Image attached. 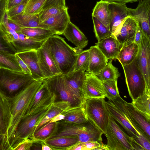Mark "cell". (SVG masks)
<instances>
[{"instance_id": "1", "label": "cell", "mask_w": 150, "mask_h": 150, "mask_svg": "<svg viewBox=\"0 0 150 150\" xmlns=\"http://www.w3.org/2000/svg\"><path fill=\"white\" fill-rule=\"evenodd\" d=\"M44 44L61 74L65 75L73 71L78 55L83 49L71 47L64 38L56 34L48 38Z\"/></svg>"}, {"instance_id": "2", "label": "cell", "mask_w": 150, "mask_h": 150, "mask_svg": "<svg viewBox=\"0 0 150 150\" xmlns=\"http://www.w3.org/2000/svg\"><path fill=\"white\" fill-rule=\"evenodd\" d=\"M44 79L34 81L14 96L7 98L10 105L11 114V123L7 132L9 144L18 124L24 117L30 103L42 84Z\"/></svg>"}, {"instance_id": "3", "label": "cell", "mask_w": 150, "mask_h": 150, "mask_svg": "<svg viewBox=\"0 0 150 150\" xmlns=\"http://www.w3.org/2000/svg\"><path fill=\"white\" fill-rule=\"evenodd\" d=\"M56 122L54 132L47 139L59 137L71 136L77 137L80 143L97 141L103 144L102 136L103 134V132L89 119L86 122L81 124L63 120Z\"/></svg>"}, {"instance_id": "4", "label": "cell", "mask_w": 150, "mask_h": 150, "mask_svg": "<svg viewBox=\"0 0 150 150\" xmlns=\"http://www.w3.org/2000/svg\"><path fill=\"white\" fill-rule=\"evenodd\" d=\"M34 81L31 75L0 68V91L7 98L14 96Z\"/></svg>"}, {"instance_id": "5", "label": "cell", "mask_w": 150, "mask_h": 150, "mask_svg": "<svg viewBox=\"0 0 150 150\" xmlns=\"http://www.w3.org/2000/svg\"><path fill=\"white\" fill-rule=\"evenodd\" d=\"M7 21L8 20L2 21L0 24V27L4 33V38L13 48L16 53L37 50L46 40L39 41L21 32L17 33L9 27Z\"/></svg>"}, {"instance_id": "6", "label": "cell", "mask_w": 150, "mask_h": 150, "mask_svg": "<svg viewBox=\"0 0 150 150\" xmlns=\"http://www.w3.org/2000/svg\"><path fill=\"white\" fill-rule=\"evenodd\" d=\"M137 57L129 64L122 66L129 93L132 101L143 95L147 89L144 77L138 65Z\"/></svg>"}, {"instance_id": "7", "label": "cell", "mask_w": 150, "mask_h": 150, "mask_svg": "<svg viewBox=\"0 0 150 150\" xmlns=\"http://www.w3.org/2000/svg\"><path fill=\"white\" fill-rule=\"evenodd\" d=\"M44 82L51 95L53 103L60 101L68 102L71 107L84 105L75 97L68 88L61 74L44 79Z\"/></svg>"}, {"instance_id": "8", "label": "cell", "mask_w": 150, "mask_h": 150, "mask_svg": "<svg viewBox=\"0 0 150 150\" xmlns=\"http://www.w3.org/2000/svg\"><path fill=\"white\" fill-rule=\"evenodd\" d=\"M125 102L119 94L114 98L105 101V105L110 115L121 125L129 136L134 137L140 136L142 134L133 126L127 112Z\"/></svg>"}, {"instance_id": "9", "label": "cell", "mask_w": 150, "mask_h": 150, "mask_svg": "<svg viewBox=\"0 0 150 150\" xmlns=\"http://www.w3.org/2000/svg\"><path fill=\"white\" fill-rule=\"evenodd\" d=\"M104 98L87 99L84 106L88 119L91 120L105 134L110 116L105 105Z\"/></svg>"}, {"instance_id": "10", "label": "cell", "mask_w": 150, "mask_h": 150, "mask_svg": "<svg viewBox=\"0 0 150 150\" xmlns=\"http://www.w3.org/2000/svg\"><path fill=\"white\" fill-rule=\"evenodd\" d=\"M50 107L37 113L27 116L22 119L9 142L11 150H12L17 145L33 134Z\"/></svg>"}, {"instance_id": "11", "label": "cell", "mask_w": 150, "mask_h": 150, "mask_svg": "<svg viewBox=\"0 0 150 150\" xmlns=\"http://www.w3.org/2000/svg\"><path fill=\"white\" fill-rule=\"evenodd\" d=\"M105 135L108 150H133L130 137L110 115Z\"/></svg>"}, {"instance_id": "12", "label": "cell", "mask_w": 150, "mask_h": 150, "mask_svg": "<svg viewBox=\"0 0 150 150\" xmlns=\"http://www.w3.org/2000/svg\"><path fill=\"white\" fill-rule=\"evenodd\" d=\"M128 10L129 16L139 23L143 35L150 40V0H143L136 8Z\"/></svg>"}, {"instance_id": "13", "label": "cell", "mask_w": 150, "mask_h": 150, "mask_svg": "<svg viewBox=\"0 0 150 150\" xmlns=\"http://www.w3.org/2000/svg\"><path fill=\"white\" fill-rule=\"evenodd\" d=\"M64 75V81L72 94L84 104L83 92L86 71L82 69L73 71Z\"/></svg>"}, {"instance_id": "14", "label": "cell", "mask_w": 150, "mask_h": 150, "mask_svg": "<svg viewBox=\"0 0 150 150\" xmlns=\"http://www.w3.org/2000/svg\"><path fill=\"white\" fill-rule=\"evenodd\" d=\"M109 6L111 11L110 30L116 38L126 18L129 16L128 8L125 4L115 2H109Z\"/></svg>"}, {"instance_id": "15", "label": "cell", "mask_w": 150, "mask_h": 150, "mask_svg": "<svg viewBox=\"0 0 150 150\" xmlns=\"http://www.w3.org/2000/svg\"><path fill=\"white\" fill-rule=\"evenodd\" d=\"M52 103L51 95L43 81L30 103L24 117L38 113L50 107Z\"/></svg>"}, {"instance_id": "16", "label": "cell", "mask_w": 150, "mask_h": 150, "mask_svg": "<svg viewBox=\"0 0 150 150\" xmlns=\"http://www.w3.org/2000/svg\"><path fill=\"white\" fill-rule=\"evenodd\" d=\"M139 68L143 75L147 88L150 90V40L144 35L137 57Z\"/></svg>"}, {"instance_id": "17", "label": "cell", "mask_w": 150, "mask_h": 150, "mask_svg": "<svg viewBox=\"0 0 150 150\" xmlns=\"http://www.w3.org/2000/svg\"><path fill=\"white\" fill-rule=\"evenodd\" d=\"M125 103L133 127L140 134L150 139V119L135 109L131 103L125 101Z\"/></svg>"}, {"instance_id": "18", "label": "cell", "mask_w": 150, "mask_h": 150, "mask_svg": "<svg viewBox=\"0 0 150 150\" xmlns=\"http://www.w3.org/2000/svg\"><path fill=\"white\" fill-rule=\"evenodd\" d=\"M37 53L39 67L44 79L61 74L44 43L42 47L37 50Z\"/></svg>"}, {"instance_id": "19", "label": "cell", "mask_w": 150, "mask_h": 150, "mask_svg": "<svg viewBox=\"0 0 150 150\" xmlns=\"http://www.w3.org/2000/svg\"><path fill=\"white\" fill-rule=\"evenodd\" d=\"M86 76L83 87L85 101L89 98H105L106 97L102 82L97 76L87 72H86Z\"/></svg>"}, {"instance_id": "20", "label": "cell", "mask_w": 150, "mask_h": 150, "mask_svg": "<svg viewBox=\"0 0 150 150\" xmlns=\"http://www.w3.org/2000/svg\"><path fill=\"white\" fill-rule=\"evenodd\" d=\"M96 45L108 60L117 59L123 47L122 44L112 34L98 41Z\"/></svg>"}, {"instance_id": "21", "label": "cell", "mask_w": 150, "mask_h": 150, "mask_svg": "<svg viewBox=\"0 0 150 150\" xmlns=\"http://www.w3.org/2000/svg\"><path fill=\"white\" fill-rule=\"evenodd\" d=\"M11 119V114L8 99L0 91V135L5 137L8 142L7 132Z\"/></svg>"}, {"instance_id": "22", "label": "cell", "mask_w": 150, "mask_h": 150, "mask_svg": "<svg viewBox=\"0 0 150 150\" xmlns=\"http://www.w3.org/2000/svg\"><path fill=\"white\" fill-rule=\"evenodd\" d=\"M16 54L18 55L27 66L34 79L38 80L44 79L39 67L37 50H31Z\"/></svg>"}, {"instance_id": "23", "label": "cell", "mask_w": 150, "mask_h": 150, "mask_svg": "<svg viewBox=\"0 0 150 150\" xmlns=\"http://www.w3.org/2000/svg\"><path fill=\"white\" fill-rule=\"evenodd\" d=\"M90 61L88 72L97 75L106 65L108 60L96 45L88 49Z\"/></svg>"}, {"instance_id": "24", "label": "cell", "mask_w": 150, "mask_h": 150, "mask_svg": "<svg viewBox=\"0 0 150 150\" xmlns=\"http://www.w3.org/2000/svg\"><path fill=\"white\" fill-rule=\"evenodd\" d=\"M68 8L62 12L43 21L48 28L55 32L56 35H62L68 23L70 21Z\"/></svg>"}, {"instance_id": "25", "label": "cell", "mask_w": 150, "mask_h": 150, "mask_svg": "<svg viewBox=\"0 0 150 150\" xmlns=\"http://www.w3.org/2000/svg\"><path fill=\"white\" fill-rule=\"evenodd\" d=\"M138 22L132 17H127L125 20L120 31L116 36L123 46L134 42Z\"/></svg>"}, {"instance_id": "26", "label": "cell", "mask_w": 150, "mask_h": 150, "mask_svg": "<svg viewBox=\"0 0 150 150\" xmlns=\"http://www.w3.org/2000/svg\"><path fill=\"white\" fill-rule=\"evenodd\" d=\"M62 35L76 47L83 49L86 46L88 40L78 27L70 21Z\"/></svg>"}, {"instance_id": "27", "label": "cell", "mask_w": 150, "mask_h": 150, "mask_svg": "<svg viewBox=\"0 0 150 150\" xmlns=\"http://www.w3.org/2000/svg\"><path fill=\"white\" fill-rule=\"evenodd\" d=\"M8 18L23 28L38 27L48 28L40 20L38 13L30 14L23 12Z\"/></svg>"}, {"instance_id": "28", "label": "cell", "mask_w": 150, "mask_h": 150, "mask_svg": "<svg viewBox=\"0 0 150 150\" xmlns=\"http://www.w3.org/2000/svg\"><path fill=\"white\" fill-rule=\"evenodd\" d=\"M109 4V2L102 0L97 1L93 10L92 16L96 18L110 30L111 11Z\"/></svg>"}, {"instance_id": "29", "label": "cell", "mask_w": 150, "mask_h": 150, "mask_svg": "<svg viewBox=\"0 0 150 150\" xmlns=\"http://www.w3.org/2000/svg\"><path fill=\"white\" fill-rule=\"evenodd\" d=\"M43 142L53 150H68L75 144L80 143L77 137L71 136L58 137L47 139Z\"/></svg>"}, {"instance_id": "30", "label": "cell", "mask_w": 150, "mask_h": 150, "mask_svg": "<svg viewBox=\"0 0 150 150\" xmlns=\"http://www.w3.org/2000/svg\"><path fill=\"white\" fill-rule=\"evenodd\" d=\"M65 116L63 120L77 124L86 122L88 119L86 114L84 105L70 107L62 113Z\"/></svg>"}, {"instance_id": "31", "label": "cell", "mask_w": 150, "mask_h": 150, "mask_svg": "<svg viewBox=\"0 0 150 150\" xmlns=\"http://www.w3.org/2000/svg\"><path fill=\"white\" fill-rule=\"evenodd\" d=\"M70 107H71L70 104L67 101H60L52 103L41 120L34 132L51 120L55 116L62 113Z\"/></svg>"}, {"instance_id": "32", "label": "cell", "mask_w": 150, "mask_h": 150, "mask_svg": "<svg viewBox=\"0 0 150 150\" xmlns=\"http://www.w3.org/2000/svg\"><path fill=\"white\" fill-rule=\"evenodd\" d=\"M139 47L134 42L122 47L117 58L122 66L128 65L137 56Z\"/></svg>"}, {"instance_id": "33", "label": "cell", "mask_w": 150, "mask_h": 150, "mask_svg": "<svg viewBox=\"0 0 150 150\" xmlns=\"http://www.w3.org/2000/svg\"><path fill=\"white\" fill-rule=\"evenodd\" d=\"M21 32L29 37L40 41L46 40L50 37L56 34L55 32L49 28L38 27L24 28Z\"/></svg>"}, {"instance_id": "34", "label": "cell", "mask_w": 150, "mask_h": 150, "mask_svg": "<svg viewBox=\"0 0 150 150\" xmlns=\"http://www.w3.org/2000/svg\"><path fill=\"white\" fill-rule=\"evenodd\" d=\"M150 91L147 89L142 95L139 96L131 103L135 109L150 119Z\"/></svg>"}, {"instance_id": "35", "label": "cell", "mask_w": 150, "mask_h": 150, "mask_svg": "<svg viewBox=\"0 0 150 150\" xmlns=\"http://www.w3.org/2000/svg\"><path fill=\"white\" fill-rule=\"evenodd\" d=\"M0 68L23 72L15 57L13 54L0 51Z\"/></svg>"}, {"instance_id": "36", "label": "cell", "mask_w": 150, "mask_h": 150, "mask_svg": "<svg viewBox=\"0 0 150 150\" xmlns=\"http://www.w3.org/2000/svg\"><path fill=\"white\" fill-rule=\"evenodd\" d=\"M56 125V122L45 124L34 132L28 139L33 142L35 141H43L47 139L53 133Z\"/></svg>"}, {"instance_id": "37", "label": "cell", "mask_w": 150, "mask_h": 150, "mask_svg": "<svg viewBox=\"0 0 150 150\" xmlns=\"http://www.w3.org/2000/svg\"><path fill=\"white\" fill-rule=\"evenodd\" d=\"M112 60L110 61L107 63L105 66L96 76L101 81L112 80L117 81L120 76V73L118 69L112 63Z\"/></svg>"}, {"instance_id": "38", "label": "cell", "mask_w": 150, "mask_h": 150, "mask_svg": "<svg viewBox=\"0 0 150 150\" xmlns=\"http://www.w3.org/2000/svg\"><path fill=\"white\" fill-rule=\"evenodd\" d=\"M90 57L88 49L82 51L78 55L73 71L82 69L86 72L88 70Z\"/></svg>"}, {"instance_id": "39", "label": "cell", "mask_w": 150, "mask_h": 150, "mask_svg": "<svg viewBox=\"0 0 150 150\" xmlns=\"http://www.w3.org/2000/svg\"><path fill=\"white\" fill-rule=\"evenodd\" d=\"M95 36L99 41L111 35L112 33L103 24L96 18L92 17Z\"/></svg>"}, {"instance_id": "40", "label": "cell", "mask_w": 150, "mask_h": 150, "mask_svg": "<svg viewBox=\"0 0 150 150\" xmlns=\"http://www.w3.org/2000/svg\"><path fill=\"white\" fill-rule=\"evenodd\" d=\"M130 139L133 150H150V139L146 137L141 135Z\"/></svg>"}, {"instance_id": "41", "label": "cell", "mask_w": 150, "mask_h": 150, "mask_svg": "<svg viewBox=\"0 0 150 150\" xmlns=\"http://www.w3.org/2000/svg\"><path fill=\"white\" fill-rule=\"evenodd\" d=\"M102 82L106 98L108 99L114 98L120 94L117 81L109 80Z\"/></svg>"}, {"instance_id": "42", "label": "cell", "mask_w": 150, "mask_h": 150, "mask_svg": "<svg viewBox=\"0 0 150 150\" xmlns=\"http://www.w3.org/2000/svg\"><path fill=\"white\" fill-rule=\"evenodd\" d=\"M67 8L61 6H53L42 10L38 14L40 20L43 21L61 13Z\"/></svg>"}, {"instance_id": "43", "label": "cell", "mask_w": 150, "mask_h": 150, "mask_svg": "<svg viewBox=\"0 0 150 150\" xmlns=\"http://www.w3.org/2000/svg\"><path fill=\"white\" fill-rule=\"evenodd\" d=\"M46 0H29L23 12L30 14H37L40 12Z\"/></svg>"}, {"instance_id": "44", "label": "cell", "mask_w": 150, "mask_h": 150, "mask_svg": "<svg viewBox=\"0 0 150 150\" xmlns=\"http://www.w3.org/2000/svg\"><path fill=\"white\" fill-rule=\"evenodd\" d=\"M103 144L97 141H90L77 144L69 148L68 150H95Z\"/></svg>"}, {"instance_id": "45", "label": "cell", "mask_w": 150, "mask_h": 150, "mask_svg": "<svg viewBox=\"0 0 150 150\" xmlns=\"http://www.w3.org/2000/svg\"><path fill=\"white\" fill-rule=\"evenodd\" d=\"M29 0H23L19 4L6 11L8 18H11L23 12Z\"/></svg>"}, {"instance_id": "46", "label": "cell", "mask_w": 150, "mask_h": 150, "mask_svg": "<svg viewBox=\"0 0 150 150\" xmlns=\"http://www.w3.org/2000/svg\"><path fill=\"white\" fill-rule=\"evenodd\" d=\"M4 31L0 27V51L15 54L16 52L13 48L4 38Z\"/></svg>"}, {"instance_id": "47", "label": "cell", "mask_w": 150, "mask_h": 150, "mask_svg": "<svg viewBox=\"0 0 150 150\" xmlns=\"http://www.w3.org/2000/svg\"><path fill=\"white\" fill-rule=\"evenodd\" d=\"M33 141L29 139H25L15 146L12 150H30Z\"/></svg>"}, {"instance_id": "48", "label": "cell", "mask_w": 150, "mask_h": 150, "mask_svg": "<svg viewBox=\"0 0 150 150\" xmlns=\"http://www.w3.org/2000/svg\"><path fill=\"white\" fill-rule=\"evenodd\" d=\"M53 6H61L66 7L65 0H46L42 10Z\"/></svg>"}, {"instance_id": "49", "label": "cell", "mask_w": 150, "mask_h": 150, "mask_svg": "<svg viewBox=\"0 0 150 150\" xmlns=\"http://www.w3.org/2000/svg\"><path fill=\"white\" fill-rule=\"evenodd\" d=\"M143 35L139 23L138 22L134 42L139 47Z\"/></svg>"}, {"instance_id": "50", "label": "cell", "mask_w": 150, "mask_h": 150, "mask_svg": "<svg viewBox=\"0 0 150 150\" xmlns=\"http://www.w3.org/2000/svg\"><path fill=\"white\" fill-rule=\"evenodd\" d=\"M16 58L23 72L31 75V71L25 62L17 54H15Z\"/></svg>"}, {"instance_id": "51", "label": "cell", "mask_w": 150, "mask_h": 150, "mask_svg": "<svg viewBox=\"0 0 150 150\" xmlns=\"http://www.w3.org/2000/svg\"><path fill=\"white\" fill-rule=\"evenodd\" d=\"M11 150L9 142L4 136L0 135V150Z\"/></svg>"}, {"instance_id": "52", "label": "cell", "mask_w": 150, "mask_h": 150, "mask_svg": "<svg viewBox=\"0 0 150 150\" xmlns=\"http://www.w3.org/2000/svg\"><path fill=\"white\" fill-rule=\"evenodd\" d=\"M7 0H0V24L6 12Z\"/></svg>"}, {"instance_id": "53", "label": "cell", "mask_w": 150, "mask_h": 150, "mask_svg": "<svg viewBox=\"0 0 150 150\" xmlns=\"http://www.w3.org/2000/svg\"><path fill=\"white\" fill-rule=\"evenodd\" d=\"M8 24L10 28L17 33L21 32L23 28L18 24L14 22L8 18Z\"/></svg>"}, {"instance_id": "54", "label": "cell", "mask_w": 150, "mask_h": 150, "mask_svg": "<svg viewBox=\"0 0 150 150\" xmlns=\"http://www.w3.org/2000/svg\"><path fill=\"white\" fill-rule=\"evenodd\" d=\"M23 0H7L6 10V11L16 6Z\"/></svg>"}, {"instance_id": "55", "label": "cell", "mask_w": 150, "mask_h": 150, "mask_svg": "<svg viewBox=\"0 0 150 150\" xmlns=\"http://www.w3.org/2000/svg\"><path fill=\"white\" fill-rule=\"evenodd\" d=\"M43 141H35L33 142L30 150H42Z\"/></svg>"}, {"instance_id": "56", "label": "cell", "mask_w": 150, "mask_h": 150, "mask_svg": "<svg viewBox=\"0 0 150 150\" xmlns=\"http://www.w3.org/2000/svg\"><path fill=\"white\" fill-rule=\"evenodd\" d=\"M108 2H115L126 4L128 3H133L139 1V0H102Z\"/></svg>"}, {"instance_id": "57", "label": "cell", "mask_w": 150, "mask_h": 150, "mask_svg": "<svg viewBox=\"0 0 150 150\" xmlns=\"http://www.w3.org/2000/svg\"><path fill=\"white\" fill-rule=\"evenodd\" d=\"M64 115L61 113L55 116L51 120L47 123L52 122H56L62 120L64 119Z\"/></svg>"}, {"instance_id": "58", "label": "cell", "mask_w": 150, "mask_h": 150, "mask_svg": "<svg viewBox=\"0 0 150 150\" xmlns=\"http://www.w3.org/2000/svg\"><path fill=\"white\" fill-rule=\"evenodd\" d=\"M108 150V148L107 145L104 144L96 148L95 150Z\"/></svg>"}, {"instance_id": "59", "label": "cell", "mask_w": 150, "mask_h": 150, "mask_svg": "<svg viewBox=\"0 0 150 150\" xmlns=\"http://www.w3.org/2000/svg\"><path fill=\"white\" fill-rule=\"evenodd\" d=\"M42 150H52L49 146L45 144L44 142L42 144Z\"/></svg>"}, {"instance_id": "60", "label": "cell", "mask_w": 150, "mask_h": 150, "mask_svg": "<svg viewBox=\"0 0 150 150\" xmlns=\"http://www.w3.org/2000/svg\"><path fill=\"white\" fill-rule=\"evenodd\" d=\"M143 1V0H139V2H141Z\"/></svg>"}]
</instances>
